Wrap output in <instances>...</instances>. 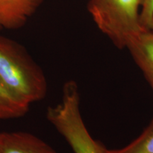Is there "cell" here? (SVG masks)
<instances>
[{
  "instance_id": "4",
  "label": "cell",
  "mask_w": 153,
  "mask_h": 153,
  "mask_svg": "<svg viewBox=\"0 0 153 153\" xmlns=\"http://www.w3.org/2000/svg\"><path fill=\"white\" fill-rule=\"evenodd\" d=\"M43 0H0V30L22 27Z\"/></svg>"
},
{
  "instance_id": "9",
  "label": "cell",
  "mask_w": 153,
  "mask_h": 153,
  "mask_svg": "<svg viewBox=\"0 0 153 153\" xmlns=\"http://www.w3.org/2000/svg\"><path fill=\"white\" fill-rule=\"evenodd\" d=\"M140 20L145 30H153V0H140Z\"/></svg>"
},
{
  "instance_id": "5",
  "label": "cell",
  "mask_w": 153,
  "mask_h": 153,
  "mask_svg": "<svg viewBox=\"0 0 153 153\" xmlns=\"http://www.w3.org/2000/svg\"><path fill=\"white\" fill-rule=\"evenodd\" d=\"M126 49L153 91V30H143L130 40Z\"/></svg>"
},
{
  "instance_id": "6",
  "label": "cell",
  "mask_w": 153,
  "mask_h": 153,
  "mask_svg": "<svg viewBox=\"0 0 153 153\" xmlns=\"http://www.w3.org/2000/svg\"><path fill=\"white\" fill-rule=\"evenodd\" d=\"M67 143L74 153H106V147L94 139L85 127L73 130L68 135Z\"/></svg>"
},
{
  "instance_id": "3",
  "label": "cell",
  "mask_w": 153,
  "mask_h": 153,
  "mask_svg": "<svg viewBox=\"0 0 153 153\" xmlns=\"http://www.w3.org/2000/svg\"><path fill=\"white\" fill-rule=\"evenodd\" d=\"M0 153H57L53 147L24 131L0 132Z\"/></svg>"
},
{
  "instance_id": "8",
  "label": "cell",
  "mask_w": 153,
  "mask_h": 153,
  "mask_svg": "<svg viewBox=\"0 0 153 153\" xmlns=\"http://www.w3.org/2000/svg\"><path fill=\"white\" fill-rule=\"evenodd\" d=\"M106 153H153V118L142 133L126 146Z\"/></svg>"
},
{
  "instance_id": "7",
  "label": "cell",
  "mask_w": 153,
  "mask_h": 153,
  "mask_svg": "<svg viewBox=\"0 0 153 153\" xmlns=\"http://www.w3.org/2000/svg\"><path fill=\"white\" fill-rule=\"evenodd\" d=\"M29 106L18 100L0 81V120H9L24 116Z\"/></svg>"
},
{
  "instance_id": "2",
  "label": "cell",
  "mask_w": 153,
  "mask_h": 153,
  "mask_svg": "<svg viewBox=\"0 0 153 153\" xmlns=\"http://www.w3.org/2000/svg\"><path fill=\"white\" fill-rule=\"evenodd\" d=\"M88 11L99 30L118 48L145 30L140 20V0H89Z\"/></svg>"
},
{
  "instance_id": "1",
  "label": "cell",
  "mask_w": 153,
  "mask_h": 153,
  "mask_svg": "<svg viewBox=\"0 0 153 153\" xmlns=\"http://www.w3.org/2000/svg\"><path fill=\"white\" fill-rule=\"evenodd\" d=\"M0 81L15 98L30 106L45 99V74L20 43L0 35Z\"/></svg>"
}]
</instances>
